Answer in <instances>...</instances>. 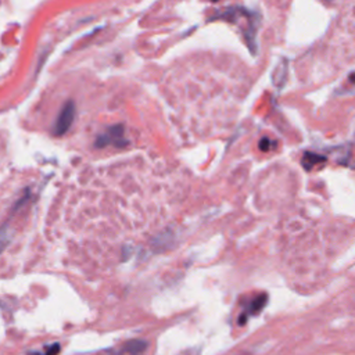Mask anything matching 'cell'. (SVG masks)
<instances>
[{
    "label": "cell",
    "mask_w": 355,
    "mask_h": 355,
    "mask_svg": "<svg viewBox=\"0 0 355 355\" xmlns=\"http://www.w3.org/2000/svg\"><path fill=\"white\" fill-rule=\"evenodd\" d=\"M75 104L74 102H67L64 104L63 110L60 111L58 118L55 124V135L61 136L64 135L70 128H71L72 122L75 119Z\"/></svg>",
    "instance_id": "cell-1"
},
{
    "label": "cell",
    "mask_w": 355,
    "mask_h": 355,
    "mask_svg": "<svg viewBox=\"0 0 355 355\" xmlns=\"http://www.w3.org/2000/svg\"><path fill=\"white\" fill-rule=\"evenodd\" d=\"M124 139V127L117 125V127L110 128L104 135H100L96 140V147H106L107 144H114L117 147L124 146L125 142Z\"/></svg>",
    "instance_id": "cell-2"
},
{
    "label": "cell",
    "mask_w": 355,
    "mask_h": 355,
    "mask_svg": "<svg viewBox=\"0 0 355 355\" xmlns=\"http://www.w3.org/2000/svg\"><path fill=\"white\" fill-rule=\"evenodd\" d=\"M146 347L147 346L143 340H134V341H128L119 348L114 350L111 355H143Z\"/></svg>",
    "instance_id": "cell-3"
},
{
    "label": "cell",
    "mask_w": 355,
    "mask_h": 355,
    "mask_svg": "<svg viewBox=\"0 0 355 355\" xmlns=\"http://www.w3.org/2000/svg\"><path fill=\"white\" fill-rule=\"evenodd\" d=\"M325 161V157L322 156H318L315 153H307L304 158H302V164L304 166L307 168V169H311V168H314L315 164H321V163H324Z\"/></svg>",
    "instance_id": "cell-4"
},
{
    "label": "cell",
    "mask_w": 355,
    "mask_h": 355,
    "mask_svg": "<svg viewBox=\"0 0 355 355\" xmlns=\"http://www.w3.org/2000/svg\"><path fill=\"white\" fill-rule=\"evenodd\" d=\"M260 149L262 151H269V149H271V143H269V139L264 137V139L261 140V142H260Z\"/></svg>",
    "instance_id": "cell-5"
},
{
    "label": "cell",
    "mask_w": 355,
    "mask_h": 355,
    "mask_svg": "<svg viewBox=\"0 0 355 355\" xmlns=\"http://www.w3.org/2000/svg\"><path fill=\"white\" fill-rule=\"evenodd\" d=\"M213 1H217V0H213Z\"/></svg>",
    "instance_id": "cell-6"
}]
</instances>
